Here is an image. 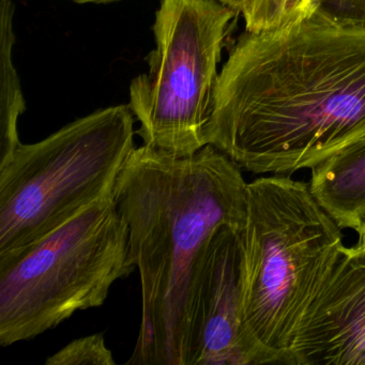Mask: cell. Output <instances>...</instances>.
<instances>
[{
  "label": "cell",
  "instance_id": "cell-8",
  "mask_svg": "<svg viewBox=\"0 0 365 365\" xmlns=\"http://www.w3.org/2000/svg\"><path fill=\"white\" fill-rule=\"evenodd\" d=\"M292 365H365V242L341 247L298 329Z\"/></svg>",
  "mask_w": 365,
  "mask_h": 365
},
{
  "label": "cell",
  "instance_id": "cell-1",
  "mask_svg": "<svg viewBox=\"0 0 365 365\" xmlns=\"http://www.w3.org/2000/svg\"><path fill=\"white\" fill-rule=\"evenodd\" d=\"M365 136V26L313 14L245 31L215 93L211 142L242 170L289 175Z\"/></svg>",
  "mask_w": 365,
  "mask_h": 365
},
{
  "label": "cell",
  "instance_id": "cell-10",
  "mask_svg": "<svg viewBox=\"0 0 365 365\" xmlns=\"http://www.w3.org/2000/svg\"><path fill=\"white\" fill-rule=\"evenodd\" d=\"M14 6L11 0L0 3V168L5 166L22 143L18 121L26 110L20 78L14 65L12 48Z\"/></svg>",
  "mask_w": 365,
  "mask_h": 365
},
{
  "label": "cell",
  "instance_id": "cell-12",
  "mask_svg": "<svg viewBox=\"0 0 365 365\" xmlns=\"http://www.w3.org/2000/svg\"><path fill=\"white\" fill-rule=\"evenodd\" d=\"M46 365H115L113 352L108 349L103 333L74 339L63 349L48 356Z\"/></svg>",
  "mask_w": 365,
  "mask_h": 365
},
{
  "label": "cell",
  "instance_id": "cell-5",
  "mask_svg": "<svg viewBox=\"0 0 365 365\" xmlns=\"http://www.w3.org/2000/svg\"><path fill=\"white\" fill-rule=\"evenodd\" d=\"M135 268L114 195L96 202L0 259V345L29 341L76 312L101 307L112 286Z\"/></svg>",
  "mask_w": 365,
  "mask_h": 365
},
{
  "label": "cell",
  "instance_id": "cell-11",
  "mask_svg": "<svg viewBox=\"0 0 365 365\" xmlns=\"http://www.w3.org/2000/svg\"><path fill=\"white\" fill-rule=\"evenodd\" d=\"M313 12L314 0H245L240 14L245 31L260 33L298 22Z\"/></svg>",
  "mask_w": 365,
  "mask_h": 365
},
{
  "label": "cell",
  "instance_id": "cell-2",
  "mask_svg": "<svg viewBox=\"0 0 365 365\" xmlns=\"http://www.w3.org/2000/svg\"><path fill=\"white\" fill-rule=\"evenodd\" d=\"M142 284V324L128 364L190 365L192 292L207 245L222 226L242 230V168L207 145L185 157L143 145L114 193Z\"/></svg>",
  "mask_w": 365,
  "mask_h": 365
},
{
  "label": "cell",
  "instance_id": "cell-16",
  "mask_svg": "<svg viewBox=\"0 0 365 365\" xmlns=\"http://www.w3.org/2000/svg\"><path fill=\"white\" fill-rule=\"evenodd\" d=\"M76 3H110L115 0H74Z\"/></svg>",
  "mask_w": 365,
  "mask_h": 365
},
{
  "label": "cell",
  "instance_id": "cell-14",
  "mask_svg": "<svg viewBox=\"0 0 365 365\" xmlns=\"http://www.w3.org/2000/svg\"><path fill=\"white\" fill-rule=\"evenodd\" d=\"M219 3L223 4V5L227 6V7L232 8V10L238 14L242 9L243 4L245 0H217Z\"/></svg>",
  "mask_w": 365,
  "mask_h": 365
},
{
  "label": "cell",
  "instance_id": "cell-13",
  "mask_svg": "<svg viewBox=\"0 0 365 365\" xmlns=\"http://www.w3.org/2000/svg\"><path fill=\"white\" fill-rule=\"evenodd\" d=\"M314 12L339 24L365 26V0H314Z\"/></svg>",
  "mask_w": 365,
  "mask_h": 365
},
{
  "label": "cell",
  "instance_id": "cell-7",
  "mask_svg": "<svg viewBox=\"0 0 365 365\" xmlns=\"http://www.w3.org/2000/svg\"><path fill=\"white\" fill-rule=\"evenodd\" d=\"M241 230L222 226L207 245L192 292L190 365H260L245 329Z\"/></svg>",
  "mask_w": 365,
  "mask_h": 365
},
{
  "label": "cell",
  "instance_id": "cell-4",
  "mask_svg": "<svg viewBox=\"0 0 365 365\" xmlns=\"http://www.w3.org/2000/svg\"><path fill=\"white\" fill-rule=\"evenodd\" d=\"M133 116L129 106H113L19 146L0 168V259L114 195L135 149Z\"/></svg>",
  "mask_w": 365,
  "mask_h": 365
},
{
  "label": "cell",
  "instance_id": "cell-15",
  "mask_svg": "<svg viewBox=\"0 0 365 365\" xmlns=\"http://www.w3.org/2000/svg\"><path fill=\"white\" fill-rule=\"evenodd\" d=\"M356 234H358V240L365 242V220L362 225H361V227L356 230Z\"/></svg>",
  "mask_w": 365,
  "mask_h": 365
},
{
  "label": "cell",
  "instance_id": "cell-9",
  "mask_svg": "<svg viewBox=\"0 0 365 365\" xmlns=\"http://www.w3.org/2000/svg\"><path fill=\"white\" fill-rule=\"evenodd\" d=\"M309 191L341 230L365 220V136L311 168Z\"/></svg>",
  "mask_w": 365,
  "mask_h": 365
},
{
  "label": "cell",
  "instance_id": "cell-6",
  "mask_svg": "<svg viewBox=\"0 0 365 365\" xmlns=\"http://www.w3.org/2000/svg\"><path fill=\"white\" fill-rule=\"evenodd\" d=\"M236 14L217 0H161L148 74L130 86L144 145L177 157L210 145L217 66Z\"/></svg>",
  "mask_w": 365,
  "mask_h": 365
},
{
  "label": "cell",
  "instance_id": "cell-3",
  "mask_svg": "<svg viewBox=\"0 0 365 365\" xmlns=\"http://www.w3.org/2000/svg\"><path fill=\"white\" fill-rule=\"evenodd\" d=\"M242 316L264 364H288L297 329L334 266L344 235L309 183L287 175L247 183L240 232Z\"/></svg>",
  "mask_w": 365,
  "mask_h": 365
}]
</instances>
